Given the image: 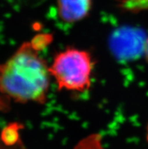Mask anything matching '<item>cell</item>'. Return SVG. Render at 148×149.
Segmentation results:
<instances>
[{"instance_id":"cell-1","label":"cell","mask_w":148,"mask_h":149,"mask_svg":"<svg viewBox=\"0 0 148 149\" xmlns=\"http://www.w3.org/2000/svg\"><path fill=\"white\" fill-rule=\"evenodd\" d=\"M30 42H25L0 66V92L18 102L44 103L50 83L49 68Z\"/></svg>"},{"instance_id":"cell-2","label":"cell","mask_w":148,"mask_h":149,"mask_svg":"<svg viewBox=\"0 0 148 149\" xmlns=\"http://www.w3.org/2000/svg\"><path fill=\"white\" fill-rule=\"evenodd\" d=\"M94 61L88 52L69 48L57 54L50 67L58 88L83 93L92 84Z\"/></svg>"},{"instance_id":"cell-3","label":"cell","mask_w":148,"mask_h":149,"mask_svg":"<svg viewBox=\"0 0 148 149\" xmlns=\"http://www.w3.org/2000/svg\"><path fill=\"white\" fill-rule=\"evenodd\" d=\"M146 40V35L140 29L122 26L113 33L109 46L113 55L119 61H131L144 54Z\"/></svg>"},{"instance_id":"cell-4","label":"cell","mask_w":148,"mask_h":149,"mask_svg":"<svg viewBox=\"0 0 148 149\" xmlns=\"http://www.w3.org/2000/svg\"><path fill=\"white\" fill-rule=\"evenodd\" d=\"M92 2V0H57L58 15L65 22H78L88 16Z\"/></svg>"},{"instance_id":"cell-5","label":"cell","mask_w":148,"mask_h":149,"mask_svg":"<svg viewBox=\"0 0 148 149\" xmlns=\"http://www.w3.org/2000/svg\"><path fill=\"white\" fill-rule=\"evenodd\" d=\"M21 128V127L17 123H13L6 127L2 134V139L4 145L12 146L21 141L19 135V130Z\"/></svg>"},{"instance_id":"cell-6","label":"cell","mask_w":148,"mask_h":149,"mask_svg":"<svg viewBox=\"0 0 148 149\" xmlns=\"http://www.w3.org/2000/svg\"><path fill=\"white\" fill-rule=\"evenodd\" d=\"M74 149H104V148L101 143V135L94 133L80 140Z\"/></svg>"},{"instance_id":"cell-7","label":"cell","mask_w":148,"mask_h":149,"mask_svg":"<svg viewBox=\"0 0 148 149\" xmlns=\"http://www.w3.org/2000/svg\"><path fill=\"white\" fill-rule=\"evenodd\" d=\"M120 8L130 12H139L148 10V0H122Z\"/></svg>"},{"instance_id":"cell-8","label":"cell","mask_w":148,"mask_h":149,"mask_svg":"<svg viewBox=\"0 0 148 149\" xmlns=\"http://www.w3.org/2000/svg\"><path fill=\"white\" fill-rule=\"evenodd\" d=\"M144 54H145L146 59L148 61V38H147L146 42H145V52H144Z\"/></svg>"},{"instance_id":"cell-9","label":"cell","mask_w":148,"mask_h":149,"mask_svg":"<svg viewBox=\"0 0 148 149\" xmlns=\"http://www.w3.org/2000/svg\"><path fill=\"white\" fill-rule=\"evenodd\" d=\"M147 140L148 142V125H147Z\"/></svg>"}]
</instances>
